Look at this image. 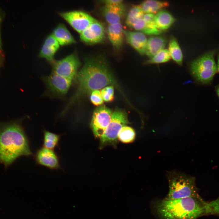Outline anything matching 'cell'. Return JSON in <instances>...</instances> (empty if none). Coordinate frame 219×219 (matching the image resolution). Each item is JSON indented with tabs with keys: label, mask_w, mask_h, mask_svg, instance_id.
<instances>
[{
	"label": "cell",
	"mask_w": 219,
	"mask_h": 219,
	"mask_svg": "<svg viewBox=\"0 0 219 219\" xmlns=\"http://www.w3.org/2000/svg\"><path fill=\"white\" fill-rule=\"evenodd\" d=\"M154 211L159 219H197L204 216H219V197L206 201L200 196L155 201Z\"/></svg>",
	"instance_id": "1"
},
{
	"label": "cell",
	"mask_w": 219,
	"mask_h": 219,
	"mask_svg": "<svg viewBox=\"0 0 219 219\" xmlns=\"http://www.w3.org/2000/svg\"><path fill=\"white\" fill-rule=\"evenodd\" d=\"M77 78L78 82L77 89L63 111L64 114L81 97L106 86L113 85L123 94L107 63L104 59L100 57L87 59L78 72Z\"/></svg>",
	"instance_id": "2"
},
{
	"label": "cell",
	"mask_w": 219,
	"mask_h": 219,
	"mask_svg": "<svg viewBox=\"0 0 219 219\" xmlns=\"http://www.w3.org/2000/svg\"><path fill=\"white\" fill-rule=\"evenodd\" d=\"M33 155L29 140L17 123L0 124V162L7 166L22 156Z\"/></svg>",
	"instance_id": "3"
},
{
	"label": "cell",
	"mask_w": 219,
	"mask_h": 219,
	"mask_svg": "<svg viewBox=\"0 0 219 219\" xmlns=\"http://www.w3.org/2000/svg\"><path fill=\"white\" fill-rule=\"evenodd\" d=\"M169 191L164 199L173 200L200 196L195 178L176 171L167 173Z\"/></svg>",
	"instance_id": "4"
},
{
	"label": "cell",
	"mask_w": 219,
	"mask_h": 219,
	"mask_svg": "<svg viewBox=\"0 0 219 219\" xmlns=\"http://www.w3.org/2000/svg\"><path fill=\"white\" fill-rule=\"evenodd\" d=\"M214 51H209L191 63L190 69L192 75L199 82L204 84L211 83L217 71L214 58Z\"/></svg>",
	"instance_id": "5"
},
{
	"label": "cell",
	"mask_w": 219,
	"mask_h": 219,
	"mask_svg": "<svg viewBox=\"0 0 219 219\" xmlns=\"http://www.w3.org/2000/svg\"><path fill=\"white\" fill-rule=\"evenodd\" d=\"M128 123L126 112L119 108L115 109L113 111L109 123L103 134L99 137L101 148L116 144L120 130Z\"/></svg>",
	"instance_id": "6"
},
{
	"label": "cell",
	"mask_w": 219,
	"mask_h": 219,
	"mask_svg": "<svg viewBox=\"0 0 219 219\" xmlns=\"http://www.w3.org/2000/svg\"><path fill=\"white\" fill-rule=\"evenodd\" d=\"M46 88V94L50 96L63 98L65 96L72 83L71 80L52 72L42 78Z\"/></svg>",
	"instance_id": "7"
},
{
	"label": "cell",
	"mask_w": 219,
	"mask_h": 219,
	"mask_svg": "<svg viewBox=\"0 0 219 219\" xmlns=\"http://www.w3.org/2000/svg\"><path fill=\"white\" fill-rule=\"evenodd\" d=\"M52 63V72L72 81L76 78L81 63L75 53L71 54Z\"/></svg>",
	"instance_id": "8"
},
{
	"label": "cell",
	"mask_w": 219,
	"mask_h": 219,
	"mask_svg": "<svg viewBox=\"0 0 219 219\" xmlns=\"http://www.w3.org/2000/svg\"><path fill=\"white\" fill-rule=\"evenodd\" d=\"M113 112L104 105L98 106L95 109L90 126L96 137L99 138L103 134L110 122Z\"/></svg>",
	"instance_id": "9"
},
{
	"label": "cell",
	"mask_w": 219,
	"mask_h": 219,
	"mask_svg": "<svg viewBox=\"0 0 219 219\" xmlns=\"http://www.w3.org/2000/svg\"><path fill=\"white\" fill-rule=\"evenodd\" d=\"M60 14L80 33L97 20L87 13L81 11L63 12Z\"/></svg>",
	"instance_id": "10"
},
{
	"label": "cell",
	"mask_w": 219,
	"mask_h": 219,
	"mask_svg": "<svg viewBox=\"0 0 219 219\" xmlns=\"http://www.w3.org/2000/svg\"><path fill=\"white\" fill-rule=\"evenodd\" d=\"M34 158L38 165L52 170L61 169L59 156L54 150L42 147L36 151Z\"/></svg>",
	"instance_id": "11"
},
{
	"label": "cell",
	"mask_w": 219,
	"mask_h": 219,
	"mask_svg": "<svg viewBox=\"0 0 219 219\" xmlns=\"http://www.w3.org/2000/svg\"><path fill=\"white\" fill-rule=\"evenodd\" d=\"M105 36L104 26L97 20L80 33L81 40L90 44L100 43L104 40Z\"/></svg>",
	"instance_id": "12"
},
{
	"label": "cell",
	"mask_w": 219,
	"mask_h": 219,
	"mask_svg": "<svg viewBox=\"0 0 219 219\" xmlns=\"http://www.w3.org/2000/svg\"><path fill=\"white\" fill-rule=\"evenodd\" d=\"M127 42L141 55L145 54L147 39L144 33L123 30Z\"/></svg>",
	"instance_id": "13"
},
{
	"label": "cell",
	"mask_w": 219,
	"mask_h": 219,
	"mask_svg": "<svg viewBox=\"0 0 219 219\" xmlns=\"http://www.w3.org/2000/svg\"><path fill=\"white\" fill-rule=\"evenodd\" d=\"M60 44L51 34L46 38L39 53V57L52 63L54 54L59 49Z\"/></svg>",
	"instance_id": "14"
},
{
	"label": "cell",
	"mask_w": 219,
	"mask_h": 219,
	"mask_svg": "<svg viewBox=\"0 0 219 219\" xmlns=\"http://www.w3.org/2000/svg\"><path fill=\"white\" fill-rule=\"evenodd\" d=\"M125 10L123 4L118 5L105 4L103 8V14L109 24H115L120 22Z\"/></svg>",
	"instance_id": "15"
},
{
	"label": "cell",
	"mask_w": 219,
	"mask_h": 219,
	"mask_svg": "<svg viewBox=\"0 0 219 219\" xmlns=\"http://www.w3.org/2000/svg\"><path fill=\"white\" fill-rule=\"evenodd\" d=\"M122 24L120 23L109 24L107 29L108 38L113 46L119 49L123 44L124 34Z\"/></svg>",
	"instance_id": "16"
},
{
	"label": "cell",
	"mask_w": 219,
	"mask_h": 219,
	"mask_svg": "<svg viewBox=\"0 0 219 219\" xmlns=\"http://www.w3.org/2000/svg\"><path fill=\"white\" fill-rule=\"evenodd\" d=\"M165 37L162 36H154L147 40L145 54L151 58L161 50L164 49L167 43Z\"/></svg>",
	"instance_id": "17"
},
{
	"label": "cell",
	"mask_w": 219,
	"mask_h": 219,
	"mask_svg": "<svg viewBox=\"0 0 219 219\" xmlns=\"http://www.w3.org/2000/svg\"><path fill=\"white\" fill-rule=\"evenodd\" d=\"M52 34L60 45H67L76 42L73 36L63 24L58 25L53 30Z\"/></svg>",
	"instance_id": "18"
},
{
	"label": "cell",
	"mask_w": 219,
	"mask_h": 219,
	"mask_svg": "<svg viewBox=\"0 0 219 219\" xmlns=\"http://www.w3.org/2000/svg\"><path fill=\"white\" fill-rule=\"evenodd\" d=\"M154 20L157 28L162 31L170 27L175 22V19L168 11L162 9L155 15Z\"/></svg>",
	"instance_id": "19"
},
{
	"label": "cell",
	"mask_w": 219,
	"mask_h": 219,
	"mask_svg": "<svg viewBox=\"0 0 219 219\" xmlns=\"http://www.w3.org/2000/svg\"><path fill=\"white\" fill-rule=\"evenodd\" d=\"M169 5V2L167 1L147 0L143 1L140 6L144 13L154 14L168 7Z\"/></svg>",
	"instance_id": "20"
},
{
	"label": "cell",
	"mask_w": 219,
	"mask_h": 219,
	"mask_svg": "<svg viewBox=\"0 0 219 219\" xmlns=\"http://www.w3.org/2000/svg\"><path fill=\"white\" fill-rule=\"evenodd\" d=\"M168 50L172 59L179 65H182V53L177 40L174 37H172L170 40Z\"/></svg>",
	"instance_id": "21"
},
{
	"label": "cell",
	"mask_w": 219,
	"mask_h": 219,
	"mask_svg": "<svg viewBox=\"0 0 219 219\" xmlns=\"http://www.w3.org/2000/svg\"><path fill=\"white\" fill-rule=\"evenodd\" d=\"M61 135L44 130L43 131V147L54 150L58 146Z\"/></svg>",
	"instance_id": "22"
},
{
	"label": "cell",
	"mask_w": 219,
	"mask_h": 219,
	"mask_svg": "<svg viewBox=\"0 0 219 219\" xmlns=\"http://www.w3.org/2000/svg\"><path fill=\"white\" fill-rule=\"evenodd\" d=\"M144 14L140 5L134 6L127 15L125 22L126 25L128 27L132 28L137 21L143 18Z\"/></svg>",
	"instance_id": "23"
},
{
	"label": "cell",
	"mask_w": 219,
	"mask_h": 219,
	"mask_svg": "<svg viewBox=\"0 0 219 219\" xmlns=\"http://www.w3.org/2000/svg\"><path fill=\"white\" fill-rule=\"evenodd\" d=\"M135 137V133L133 129L125 126L123 127L120 130L118 139L123 143H128L133 142Z\"/></svg>",
	"instance_id": "24"
},
{
	"label": "cell",
	"mask_w": 219,
	"mask_h": 219,
	"mask_svg": "<svg viewBox=\"0 0 219 219\" xmlns=\"http://www.w3.org/2000/svg\"><path fill=\"white\" fill-rule=\"evenodd\" d=\"M171 57L167 49H164L158 52L153 57L147 61V64H158L166 62Z\"/></svg>",
	"instance_id": "25"
},
{
	"label": "cell",
	"mask_w": 219,
	"mask_h": 219,
	"mask_svg": "<svg viewBox=\"0 0 219 219\" xmlns=\"http://www.w3.org/2000/svg\"><path fill=\"white\" fill-rule=\"evenodd\" d=\"M101 94L104 101L112 102L114 99V87L111 85L106 86L102 89Z\"/></svg>",
	"instance_id": "26"
},
{
	"label": "cell",
	"mask_w": 219,
	"mask_h": 219,
	"mask_svg": "<svg viewBox=\"0 0 219 219\" xmlns=\"http://www.w3.org/2000/svg\"><path fill=\"white\" fill-rule=\"evenodd\" d=\"M90 94V100L93 105L99 106L103 104L104 101L99 90H94Z\"/></svg>",
	"instance_id": "27"
},
{
	"label": "cell",
	"mask_w": 219,
	"mask_h": 219,
	"mask_svg": "<svg viewBox=\"0 0 219 219\" xmlns=\"http://www.w3.org/2000/svg\"><path fill=\"white\" fill-rule=\"evenodd\" d=\"M146 23L143 18L140 19L137 21L133 25L132 28L136 30L140 31L141 32L144 29Z\"/></svg>",
	"instance_id": "28"
},
{
	"label": "cell",
	"mask_w": 219,
	"mask_h": 219,
	"mask_svg": "<svg viewBox=\"0 0 219 219\" xmlns=\"http://www.w3.org/2000/svg\"><path fill=\"white\" fill-rule=\"evenodd\" d=\"M123 1L122 0H106L103 1V2L105 4L118 5L123 4Z\"/></svg>",
	"instance_id": "29"
},
{
	"label": "cell",
	"mask_w": 219,
	"mask_h": 219,
	"mask_svg": "<svg viewBox=\"0 0 219 219\" xmlns=\"http://www.w3.org/2000/svg\"><path fill=\"white\" fill-rule=\"evenodd\" d=\"M216 93L219 98V85L217 86L216 88Z\"/></svg>",
	"instance_id": "30"
},
{
	"label": "cell",
	"mask_w": 219,
	"mask_h": 219,
	"mask_svg": "<svg viewBox=\"0 0 219 219\" xmlns=\"http://www.w3.org/2000/svg\"><path fill=\"white\" fill-rule=\"evenodd\" d=\"M217 71L219 72V55L218 57V61H217Z\"/></svg>",
	"instance_id": "31"
}]
</instances>
